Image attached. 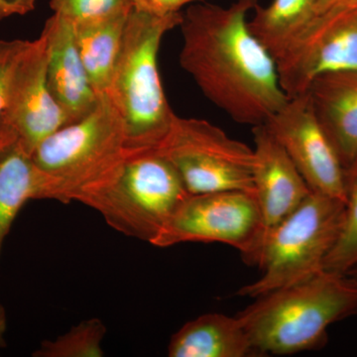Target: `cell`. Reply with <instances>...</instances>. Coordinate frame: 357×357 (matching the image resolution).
<instances>
[{
  "label": "cell",
  "mask_w": 357,
  "mask_h": 357,
  "mask_svg": "<svg viewBox=\"0 0 357 357\" xmlns=\"http://www.w3.org/2000/svg\"><path fill=\"white\" fill-rule=\"evenodd\" d=\"M257 0L197 3L183 13L180 64L202 93L237 123H266L288 102L276 61L248 27Z\"/></svg>",
  "instance_id": "6da1fadb"
},
{
  "label": "cell",
  "mask_w": 357,
  "mask_h": 357,
  "mask_svg": "<svg viewBox=\"0 0 357 357\" xmlns=\"http://www.w3.org/2000/svg\"><path fill=\"white\" fill-rule=\"evenodd\" d=\"M354 314L356 279L324 270L256 298L236 316L259 356H289L321 349L330 326Z\"/></svg>",
  "instance_id": "7a4b0ae2"
},
{
  "label": "cell",
  "mask_w": 357,
  "mask_h": 357,
  "mask_svg": "<svg viewBox=\"0 0 357 357\" xmlns=\"http://www.w3.org/2000/svg\"><path fill=\"white\" fill-rule=\"evenodd\" d=\"M131 153L122 117L105 93L86 116L39 143L32 157L50 178L51 199L86 204L114 184Z\"/></svg>",
  "instance_id": "3957f363"
},
{
  "label": "cell",
  "mask_w": 357,
  "mask_h": 357,
  "mask_svg": "<svg viewBox=\"0 0 357 357\" xmlns=\"http://www.w3.org/2000/svg\"><path fill=\"white\" fill-rule=\"evenodd\" d=\"M183 13L155 16L131 9L121 52L105 95L119 112L131 152L154 150L165 137L175 114L160 77L162 39L178 27Z\"/></svg>",
  "instance_id": "277c9868"
},
{
  "label": "cell",
  "mask_w": 357,
  "mask_h": 357,
  "mask_svg": "<svg viewBox=\"0 0 357 357\" xmlns=\"http://www.w3.org/2000/svg\"><path fill=\"white\" fill-rule=\"evenodd\" d=\"M344 211L342 199L312 192L290 215L267 230L256 264L262 276L237 294L256 299L324 271L340 236Z\"/></svg>",
  "instance_id": "5b68a950"
},
{
  "label": "cell",
  "mask_w": 357,
  "mask_h": 357,
  "mask_svg": "<svg viewBox=\"0 0 357 357\" xmlns=\"http://www.w3.org/2000/svg\"><path fill=\"white\" fill-rule=\"evenodd\" d=\"M190 195L170 162L148 150L129 155L114 184L86 206L116 231L151 244Z\"/></svg>",
  "instance_id": "8992f818"
},
{
  "label": "cell",
  "mask_w": 357,
  "mask_h": 357,
  "mask_svg": "<svg viewBox=\"0 0 357 357\" xmlns=\"http://www.w3.org/2000/svg\"><path fill=\"white\" fill-rule=\"evenodd\" d=\"M154 151L170 162L191 195L232 190L255 192V151L211 122L174 115Z\"/></svg>",
  "instance_id": "52a82bcc"
},
{
  "label": "cell",
  "mask_w": 357,
  "mask_h": 357,
  "mask_svg": "<svg viewBox=\"0 0 357 357\" xmlns=\"http://www.w3.org/2000/svg\"><path fill=\"white\" fill-rule=\"evenodd\" d=\"M266 227L255 192L232 190L190 195L152 241L156 248L220 243L257 264Z\"/></svg>",
  "instance_id": "ba28073f"
},
{
  "label": "cell",
  "mask_w": 357,
  "mask_h": 357,
  "mask_svg": "<svg viewBox=\"0 0 357 357\" xmlns=\"http://www.w3.org/2000/svg\"><path fill=\"white\" fill-rule=\"evenodd\" d=\"M281 88L288 98L306 93L316 77L357 70V0L324 9L276 60Z\"/></svg>",
  "instance_id": "9c48e42d"
},
{
  "label": "cell",
  "mask_w": 357,
  "mask_h": 357,
  "mask_svg": "<svg viewBox=\"0 0 357 357\" xmlns=\"http://www.w3.org/2000/svg\"><path fill=\"white\" fill-rule=\"evenodd\" d=\"M264 126L287 152L312 192L347 202V172L307 93L289 98Z\"/></svg>",
  "instance_id": "30bf717a"
},
{
  "label": "cell",
  "mask_w": 357,
  "mask_h": 357,
  "mask_svg": "<svg viewBox=\"0 0 357 357\" xmlns=\"http://www.w3.org/2000/svg\"><path fill=\"white\" fill-rule=\"evenodd\" d=\"M3 121L33 152L39 143L70 124L47 82V43L44 35L30 42L14 70Z\"/></svg>",
  "instance_id": "8fae6325"
},
{
  "label": "cell",
  "mask_w": 357,
  "mask_h": 357,
  "mask_svg": "<svg viewBox=\"0 0 357 357\" xmlns=\"http://www.w3.org/2000/svg\"><path fill=\"white\" fill-rule=\"evenodd\" d=\"M253 187L266 231L297 208L312 191L264 124L255 126Z\"/></svg>",
  "instance_id": "7c38bea8"
},
{
  "label": "cell",
  "mask_w": 357,
  "mask_h": 357,
  "mask_svg": "<svg viewBox=\"0 0 357 357\" xmlns=\"http://www.w3.org/2000/svg\"><path fill=\"white\" fill-rule=\"evenodd\" d=\"M47 82L70 123L86 116L98 102L77 48L74 26L58 14L45 23Z\"/></svg>",
  "instance_id": "4fadbf2b"
},
{
  "label": "cell",
  "mask_w": 357,
  "mask_h": 357,
  "mask_svg": "<svg viewBox=\"0 0 357 357\" xmlns=\"http://www.w3.org/2000/svg\"><path fill=\"white\" fill-rule=\"evenodd\" d=\"M307 95L347 172L357 160V70L321 75Z\"/></svg>",
  "instance_id": "5bb4252c"
},
{
  "label": "cell",
  "mask_w": 357,
  "mask_h": 357,
  "mask_svg": "<svg viewBox=\"0 0 357 357\" xmlns=\"http://www.w3.org/2000/svg\"><path fill=\"white\" fill-rule=\"evenodd\" d=\"M50 178L33 160L18 134L0 124V255L18 213L28 201L51 199Z\"/></svg>",
  "instance_id": "9a60e30c"
},
{
  "label": "cell",
  "mask_w": 357,
  "mask_h": 357,
  "mask_svg": "<svg viewBox=\"0 0 357 357\" xmlns=\"http://www.w3.org/2000/svg\"><path fill=\"white\" fill-rule=\"evenodd\" d=\"M170 357L257 356L243 324L236 317L211 312L188 321L171 338Z\"/></svg>",
  "instance_id": "2e32d148"
},
{
  "label": "cell",
  "mask_w": 357,
  "mask_h": 357,
  "mask_svg": "<svg viewBox=\"0 0 357 357\" xmlns=\"http://www.w3.org/2000/svg\"><path fill=\"white\" fill-rule=\"evenodd\" d=\"M129 13L79 24L72 23L84 68L98 96L109 91Z\"/></svg>",
  "instance_id": "e0dca14e"
},
{
  "label": "cell",
  "mask_w": 357,
  "mask_h": 357,
  "mask_svg": "<svg viewBox=\"0 0 357 357\" xmlns=\"http://www.w3.org/2000/svg\"><path fill=\"white\" fill-rule=\"evenodd\" d=\"M319 0H273L256 6L248 27L275 61L318 13Z\"/></svg>",
  "instance_id": "ac0fdd59"
},
{
  "label": "cell",
  "mask_w": 357,
  "mask_h": 357,
  "mask_svg": "<svg viewBox=\"0 0 357 357\" xmlns=\"http://www.w3.org/2000/svg\"><path fill=\"white\" fill-rule=\"evenodd\" d=\"M107 326L100 319H84L55 340H44L34 357H102Z\"/></svg>",
  "instance_id": "d6986e66"
},
{
  "label": "cell",
  "mask_w": 357,
  "mask_h": 357,
  "mask_svg": "<svg viewBox=\"0 0 357 357\" xmlns=\"http://www.w3.org/2000/svg\"><path fill=\"white\" fill-rule=\"evenodd\" d=\"M357 266V160L347 171V202L344 223L325 270L347 274Z\"/></svg>",
  "instance_id": "ffe728a7"
},
{
  "label": "cell",
  "mask_w": 357,
  "mask_h": 357,
  "mask_svg": "<svg viewBox=\"0 0 357 357\" xmlns=\"http://www.w3.org/2000/svg\"><path fill=\"white\" fill-rule=\"evenodd\" d=\"M54 13L73 24L105 20L132 9L131 0H50Z\"/></svg>",
  "instance_id": "44dd1931"
},
{
  "label": "cell",
  "mask_w": 357,
  "mask_h": 357,
  "mask_svg": "<svg viewBox=\"0 0 357 357\" xmlns=\"http://www.w3.org/2000/svg\"><path fill=\"white\" fill-rule=\"evenodd\" d=\"M30 42L18 39L0 40V124L6 109L14 70Z\"/></svg>",
  "instance_id": "7402d4cb"
},
{
  "label": "cell",
  "mask_w": 357,
  "mask_h": 357,
  "mask_svg": "<svg viewBox=\"0 0 357 357\" xmlns=\"http://www.w3.org/2000/svg\"><path fill=\"white\" fill-rule=\"evenodd\" d=\"M204 0H131L135 10L155 16H168L180 13L185 6Z\"/></svg>",
  "instance_id": "603a6c76"
},
{
  "label": "cell",
  "mask_w": 357,
  "mask_h": 357,
  "mask_svg": "<svg viewBox=\"0 0 357 357\" xmlns=\"http://www.w3.org/2000/svg\"><path fill=\"white\" fill-rule=\"evenodd\" d=\"M35 8V0H0V20L25 15Z\"/></svg>",
  "instance_id": "cb8c5ba5"
},
{
  "label": "cell",
  "mask_w": 357,
  "mask_h": 357,
  "mask_svg": "<svg viewBox=\"0 0 357 357\" xmlns=\"http://www.w3.org/2000/svg\"><path fill=\"white\" fill-rule=\"evenodd\" d=\"M7 330V314L6 307L0 305V349L6 347V335Z\"/></svg>",
  "instance_id": "d4e9b609"
},
{
  "label": "cell",
  "mask_w": 357,
  "mask_h": 357,
  "mask_svg": "<svg viewBox=\"0 0 357 357\" xmlns=\"http://www.w3.org/2000/svg\"><path fill=\"white\" fill-rule=\"evenodd\" d=\"M347 1V0H319L318 1V13L323 11L324 9L338 3V2Z\"/></svg>",
  "instance_id": "484cf974"
},
{
  "label": "cell",
  "mask_w": 357,
  "mask_h": 357,
  "mask_svg": "<svg viewBox=\"0 0 357 357\" xmlns=\"http://www.w3.org/2000/svg\"><path fill=\"white\" fill-rule=\"evenodd\" d=\"M347 274H349V276L354 277V278L357 280V266L354 267V269L351 270Z\"/></svg>",
  "instance_id": "4316f807"
}]
</instances>
